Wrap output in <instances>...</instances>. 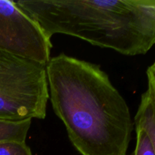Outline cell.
<instances>
[{"mask_svg":"<svg viewBox=\"0 0 155 155\" xmlns=\"http://www.w3.org/2000/svg\"><path fill=\"white\" fill-rule=\"evenodd\" d=\"M56 116L81 155H128L134 123L130 108L99 65L65 54L45 65Z\"/></svg>","mask_w":155,"mask_h":155,"instance_id":"1","label":"cell"},{"mask_svg":"<svg viewBox=\"0 0 155 155\" xmlns=\"http://www.w3.org/2000/svg\"><path fill=\"white\" fill-rule=\"evenodd\" d=\"M15 4L51 39L80 38L124 55L145 54L155 43V0H21Z\"/></svg>","mask_w":155,"mask_h":155,"instance_id":"2","label":"cell"},{"mask_svg":"<svg viewBox=\"0 0 155 155\" xmlns=\"http://www.w3.org/2000/svg\"><path fill=\"white\" fill-rule=\"evenodd\" d=\"M48 99L45 65L0 51V120L44 119Z\"/></svg>","mask_w":155,"mask_h":155,"instance_id":"3","label":"cell"},{"mask_svg":"<svg viewBox=\"0 0 155 155\" xmlns=\"http://www.w3.org/2000/svg\"><path fill=\"white\" fill-rule=\"evenodd\" d=\"M51 39L12 0H0V51L46 65Z\"/></svg>","mask_w":155,"mask_h":155,"instance_id":"4","label":"cell"},{"mask_svg":"<svg viewBox=\"0 0 155 155\" xmlns=\"http://www.w3.org/2000/svg\"><path fill=\"white\" fill-rule=\"evenodd\" d=\"M148 89L142 95L139 109L134 117V128L146 133L155 145V63L146 71Z\"/></svg>","mask_w":155,"mask_h":155,"instance_id":"5","label":"cell"},{"mask_svg":"<svg viewBox=\"0 0 155 155\" xmlns=\"http://www.w3.org/2000/svg\"><path fill=\"white\" fill-rule=\"evenodd\" d=\"M31 121V119L18 122L0 120V142H25Z\"/></svg>","mask_w":155,"mask_h":155,"instance_id":"6","label":"cell"},{"mask_svg":"<svg viewBox=\"0 0 155 155\" xmlns=\"http://www.w3.org/2000/svg\"><path fill=\"white\" fill-rule=\"evenodd\" d=\"M0 155H33L25 142H0Z\"/></svg>","mask_w":155,"mask_h":155,"instance_id":"7","label":"cell"},{"mask_svg":"<svg viewBox=\"0 0 155 155\" xmlns=\"http://www.w3.org/2000/svg\"><path fill=\"white\" fill-rule=\"evenodd\" d=\"M136 145L134 155H155V145L148 135L142 130H136Z\"/></svg>","mask_w":155,"mask_h":155,"instance_id":"8","label":"cell"}]
</instances>
